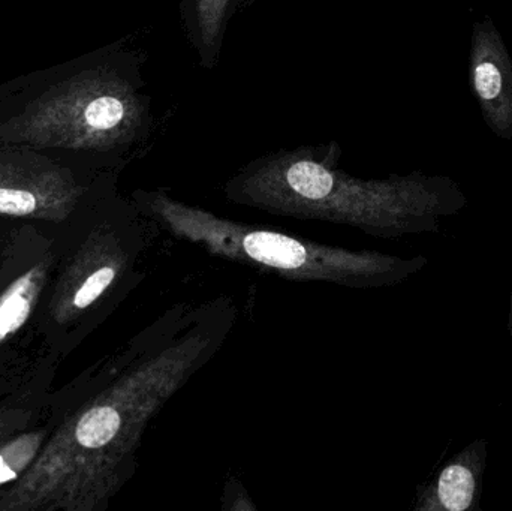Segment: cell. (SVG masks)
Instances as JSON below:
<instances>
[{
  "label": "cell",
  "mask_w": 512,
  "mask_h": 511,
  "mask_svg": "<svg viewBox=\"0 0 512 511\" xmlns=\"http://www.w3.org/2000/svg\"><path fill=\"white\" fill-rule=\"evenodd\" d=\"M143 57L119 51L66 78L0 129L5 140L101 153L143 146L158 126Z\"/></svg>",
  "instance_id": "cell-2"
},
{
  "label": "cell",
  "mask_w": 512,
  "mask_h": 511,
  "mask_svg": "<svg viewBox=\"0 0 512 511\" xmlns=\"http://www.w3.org/2000/svg\"><path fill=\"white\" fill-rule=\"evenodd\" d=\"M122 419L114 408L96 407L87 411L80 422H78L77 435L78 443L87 449H101L107 446L117 432H119Z\"/></svg>",
  "instance_id": "cell-6"
},
{
  "label": "cell",
  "mask_w": 512,
  "mask_h": 511,
  "mask_svg": "<svg viewBox=\"0 0 512 511\" xmlns=\"http://www.w3.org/2000/svg\"><path fill=\"white\" fill-rule=\"evenodd\" d=\"M474 84L483 101H496L504 90V74L495 62L483 60L475 65Z\"/></svg>",
  "instance_id": "cell-7"
},
{
  "label": "cell",
  "mask_w": 512,
  "mask_h": 511,
  "mask_svg": "<svg viewBox=\"0 0 512 511\" xmlns=\"http://www.w3.org/2000/svg\"><path fill=\"white\" fill-rule=\"evenodd\" d=\"M38 197L33 192L0 185V213L23 216L35 212Z\"/></svg>",
  "instance_id": "cell-8"
},
{
  "label": "cell",
  "mask_w": 512,
  "mask_h": 511,
  "mask_svg": "<svg viewBox=\"0 0 512 511\" xmlns=\"http://www.w3.org/2000/svg\"><path fill=\"white\" fill-rule=\"evenodd\" d=\"M138 197L155 221L177 236L231 260L258 264L294 279L373 287L397 281L415 266V261L313 245L276 231L227 221L180 203L165 191L141 192Z\"/></svg>",
  "instance_id": "cell-3"
},
{
  "label": "cell",
  "mask_w": 512,
  "mask_h": 511,
  "mask_svg": "<svg viewBox=\"0 0 512 511\" xmlns=\"http://www.w3.org/2000/svg\"><path fill=\"white\" fill-rule=\"evenodd\" d=\"M27 303L21 297H12L0 309V338L12 329V321L17 320L20 323L21 315L26 314Z\"/></svg>",
  "instance_id": "cell-10"
},
{
  "label": "cell",
  "mask_w": 512,
  "mask_h": 511,
  "mask_svg": "<svg viewBox=\"0 0 512 511\" xmlns=\"http://www.w3.org/2000/svg\"><path fill=\"white\" fill-rule=\"evenodd\" d=\"M116 278V272L111 267H102L98 272L93 273L84 282L83 287L75 294L74 303L77 308L84 309L92 305Z\"/></svg>",
  "instance_id": "cell-9"
},
{
  "label": "cell",
  "mask_w": 512,
  "mask_h": 511,
  "mask_svg": "<svg viewBox=\"0 0 512 511\" xmlns=\"http://www.w3.org/2000/svg\"><path fill=\"white\" fill-rule=\"evenodd\" d=\"M15 479V473L11 470V468L6 467L3 459L0 458V485L2 483L9 482V480Z\"/></svg>",
  "instance_id": "cell-11"
},
{
  "label": "cell",
  "mask_w": 512,
  "mask_h": 511,
  "mask_svg": "<svg viewBox=\"0 0 512 511\" xmlns=\"http://www.w3.org/2000/svg\"><path fill=\"white\" fill-rule=\"evenodd\" d=\"M337 141L303 144L252 159L225 185L233 203L268 213L351 225L376 234L412 230L424 212L414 179L364 180L340 167Z\"/></svg>",
  "instance_id": "cell-1"
},
{
  "label": "cell",
  "mask_w": 512,
  "mask_h": 511,
  "mask_svg": "<svg viewBox=\"0 0 512 511\" xmlns=\"http://www.w3.org/2000/svg\"><path fill=\"white\" fill-rule=\"evenodd\" d=\"M438 500L442 509L465 511L471 509L477 492L474 471L468 465L450 464L442 470L438 480Z\"/></svg>",
  "instance_id": "cell-5"
},
{
  "label": "cell",
  "mask_w": 512,
  "mask_h": 511,
  "mask_svg": "<svg viewBox=\"0 0 512 511\" xmlns=\"http://www.w3.org/2000/svg\"><path fill=\"white\" fill-rule=\"evenodd\" d=\"M240 11L242 0H179L183 33L201 68L218 66L228 26Z\"/></svg>",
  "instance_id": "cell-4"
},
{
  "label": "cell",
  "mask_w": 512,
  "mask_h": 511,
  "mask_svg": "<svg viewBox=\"0 0 512 511\" xmlns=\"http://www.w3.org/2000/svg\"><path fill=\"white\" fill-rule=\"evenodd\" d=\"M255 0H242V11L243 9L249 8Z\"/></svg>",
  "instance_id": "cell-12"
}]
</instances>
